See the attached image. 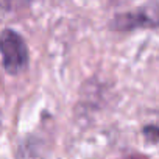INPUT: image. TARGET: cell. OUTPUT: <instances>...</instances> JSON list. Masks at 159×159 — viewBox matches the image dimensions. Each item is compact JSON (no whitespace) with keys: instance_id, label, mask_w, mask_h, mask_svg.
I'll return each mask as SVG.
<instances>
[{"instance_id":"obj_1","label":"cell","mask_w":159,"mask_h":159,"mask_svg":"<svg viewBox=\"0 0 159 159\" xmlns=\"http://www.w3.org/2000/svg\"><path fill=\"white\" fill-rule=\"evenodd\" d=\"M0 55L3 67L10 75L22 73L30 61L25 39L13 28H5L0 33Z\"/></svg>"}]
</instances>
